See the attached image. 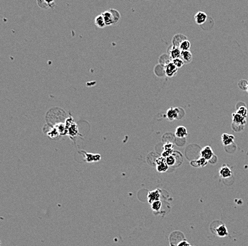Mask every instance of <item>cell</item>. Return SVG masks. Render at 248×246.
<instances>
[{"label":"cell","instance_id":"9c48e42d","mask_svg":"<svg viewBox=\"0 0 248 246\" xmlns=\"http://www.w3.org/2000/svg\"><path fill=\"white\" fill-rule=\"evenodd\" d=\"M215 233L218 237L223 238L228 235V230L224 224H221L215 228Z\"/></svg>","mask_w":248,"mask_h":246},{"label":"cell","instance_id":"9a60e30c","mask_svg":"<svg viewBox=\"0 0 248 246\" xmlns=\"http://www.w3.org/2000/svg\"><path fill=\"white\" fill-rule=\"evenodd\" d=\"M94 23H95L96 26L98 28H104L106 26L105 24V21H104L103 16L101 14L96 16L95 20H94Z\"/></svg>","mask_w":248,"mask_h":246},{"label":"cell","instance_id":"cb8c5ba5","mask_svg":"<svg viewBox=\"0 0 248 246\" xmlns=\"http://www.w3.org/2000/svg\"><path fill=\"white\" fill-rule=\"evenodd\" d=\"M173 149V145L170 142H167L164 145L163 149L166 150V149Z\"/></svg>","mask_w":248,"mask_h":246},{"label":"cell","instance_id":"5b68a950","mask_svg":"<svg viewBox=\"0 0 248 246\" xmlns=\"http://www.w3.org/2000/svg\"><path fill=\"white\" fill-rule=\"evenodd\" d=\"M102 16L104 19V21H105V24L106 26L111 25V24H115V19L114 16L112 13H111V11H106V12H103L101 14Z\"/></svg>","mask_w":248,"mask_h":246},{"label":"cell","instance_id":"e0dca14e","mask_svg":"<svg viewBox=\"0 0 248 246\" xmlns=\"http://www.w3.org/2000/svg\"><path fill=\"white\" fill-rule=\"evenodd\" d=\"M156 169L159 173H164V172L167 171L168 169V165L166 164V162H163V163L158 164L156 166Z\"/></svg>","mask_w":248,"mask_h":246},{"label":"cell","instance_id":"8fae6325","mask_svg":"<svg viewBox=\"0 0 248 246\" xmlns=\"http://www.w3.org/2000/svg\"><path fill=\"white\" fill-rule=\"evenodd\" d=\"M168 53H169V56L172 58V60L175 59V58H181V50L178 47L172 46L171 48H170V50L168 51Z\"/></svg>","mask_w":248,"mask_h":246},{"label":"cell","instance_id":"4316f807","mask_svg":"<svg viewBox=\"0 0 248 246\" xmlns=\"http://www.w3.org/2000/svg\"><path fill=\"white\" fill-rule=\"evenodd\" d=\"M246 90H247L248 92V83H247V88H246Z\"/></svg>","mask_w":248,"mask_h":246},{"label":"cell","instance_id":"ffe728a7","mask_svg":"<svg viewBox=\"0 0 248 246\" xmlns=\"http://www.w3.org/2000/svg\"><path fill=\"white\" fill-rule=\"evenodd\" d=\"M172 62H173V63H174V65H175L178 69L182 68L185 64V62L183 61V60L181 58H175V59H173L172 60Z\"/></svg>","mask_w":248,"mask_h":246},{"label":"cell","instance_id":"484cf974","mask_svg":"<svg viewBox=\"0 0 248 246\" xmlns=\"http://www.w3.org/2000/svg\"><path fill=\"white\" fill-rule=\"evenodd\" d=\"M43 1H44L45 2L49 5V7H52V5L54 4V0H43Z\"/></svg>","mask_w":248,"mask_h":246},{"label":"cell","instance_id":"2e32d148","mask_svg":"<svg viewBox=\"0 0 248 246\" xmlns=\"http://www.w3.org/2000/svg\"><path fill=\"white\" fill-rule=\"evenodd\" d=\"M190 46L191 43L190 41L187 40V39H185V40L183 41L181 43V44H180L179 46V48L181 49V51H188L189 49L190 48Z\"/></svg>","mask_w":248,"mask_h":246},{"label":"cell","instance_id":"4fadbf2b","mask_svg":"<svg viewBox=\"0 0 248 246\" xmlns=\"http://www.w3.org/2000/svg\"><path fill=\"white\" fill-rule=\"evenodd\" d=\"M181 58L183 60V61L185 62V63H190V62L193 59V56L192 54L190 51H181Z\"/></svg>","mask_w":248,"mask_h":246},{"label":"cell","instance_id":"3957f363","mask_svg":"<svg viewBox=\"0 0 248 246\" xmlns=\"http://www.w3.org/2000/svg\"><path fill=\"white\" fill-rule=\"evenodd\" d=\"M232 122L233 124H235L236 125L240 126L242 127H243L244 125L246 124V117H242V115H240L235 113H233L232 114Z\"/></svg>","mask_w":248,"mask_h":246},{"label":"cell","instance_id":"44dd1931","mask_svg":"<svg viewBox=\"0 0 248 246\" xmlns=\"http://www.w3.org/2000/svg\"><path fill=\"white\" fill-rule=\"evenodd\" d=\"M236 113H238V114L240 115H242V117H246L247 115V109L245 106H240L239 108L237 110Z\"/></svg>","mask_w":248,"mask_h":246},{"label":"cell","instance_id":"277c9868","mask_svg":"<svg viewBox=\"0 0 248 246\" xmlns=\"http://www.w3.org/2000/svg\"><path fill=\"white\" fill-rule=\"evenodd\" d=\"M208 19V15L203 12H198L195 15V21L198 25H202L207 22Z\"/></svg>","mask_w":248,"mask_h":246},{"label":"cell","instance_id":"7a4b0ae2","mask_svg":"<svg viewBox=\"0 0 248 246\" xmlns=\"http://www.w3.org/2000/svg\"><path fill=\"white\" fill-rule=\"evenodd\" d=\"M214 156H215V154H214L213 149L210 146L205 147L200 151V157L205 158L208 161L211 160Z\"/></svg>","mask_w":248,"mask_h":246},{"label":"cell","instance_id":"d4e9b609","mask_svg":"<svg viewBox=\"0 0 248 246\" xmlns=\"http://www.w3.org/2000/svg\"><path fill=\"white\" fill-rule=\"evenodd\" d=\"M190 245L189 244V243L188 241H186V240H183V241H181V243H178V246H190Z\"/></svg>","mask_w":248,"mask_h":246},{"label":"cell","instance_id":"30bf717a","mask_svg":"<svg viewBox=\"0 0 248 246\" xmlns=\"http://www.w3.org/2000/svg\"><path fill=\"white\" fill-rule=\"evenodd\" d=\"M175 135L178 138H185L188 135V132L185 127L179 126L175 129Z\"/></svg>","mask_w":248,"mask_h":246},{"label":"cell","instance_id":"5bb4252c","mask_svg":"<svg viewBox=\"0 0 248 246\" xmlns=\"http://www.w3.org/2000/svg\"><path fill=\"white\" fill-rule=\"evenodd\" d=\"M185 39H187L185 36H183L182 34L175 35L173 39V46L178 47L179 48V46H180V44H181V43L183 41L185 40Z\"/></svg>","mask_w":248,"mask_h":246},{"label":"cell","instance_id":"d6986e66","mask_svg":"<svg viewBox=\"0 0 248 246\" xmlns=\"http://www.w3.org/2000/svg\"><path fill=\"white\" fill-rule=\"evenodd\" d=\"M196 166H199V167H205L208 164V160H205V158L201 157H200V158L198 159V160H196Z\"/></svg>","mask_w":248,"mask_h":246},{"label":"cell","instance_id":"7c38bea8","mask_svg":"<svg viewBox=\"0 0 248 246\" xmlns=\"http://www.w3.org/2000/svg\"><path fill=\"white\" fill-rule=\"evenodd\" d=\"M167 117L170 120H173L178 117V109L170 107L167 111Z\"/></svg>","mask_w":248,"mask_h":246},{"label":"cell","instance_id":"ac0fdd59","mask_svg":"<svg viewBox=\"0 0 248 246\" xmlns=\"http://www.w3.org/2000/svg\"><path fill=\"white\" fill-rule=\"evenodd\" d=\"M151 205V209L154 212H158L162 207V202L160 200L153 202Z\"/></svg>","mask_w":248,"mask_h":246},{"label":"cell","instance_id":"52a82bcc","mask_svg":"<svg viewBox=\"0 0 248 246\" xmlns=\"http://www.w3.org/2000/svg\"><path fill=\"white\" fill-rule=\"evenodd\" d=\"M147 197H148V202L151 204L153 202L160 200V192H159V190L156 189V190H154V191H152V192H148Z\"/></svg>","mask_w":248,"mask_h":246},{"label":"cell","instance_id":"7402d4cb","mask_svg":"<svg viewBox=\"0 0 248 246\" xmlns=\"http://www.w3.org/2000/svg\"><path fill=\"white\" fill-rule=\"evenodd\" d=\"M166 162L168 164V166H173L175 164V158L173 155H170L168 157L166 158Z\"/></svg>","mask_w":248,"mask_h":246},{"label":"cell","instance_id":"603a6c76","mask_svg":"<svg viewBox=\"0 0 248 246\" xmlns=\"http://www.w3.org/2000/svg\"><path fill=\"white\" fill-rule=\"evenodd\" d=\"M173 152V149H166V150H163V152H162V157L164 158H167L169 156H170V155H172Z\"/></svg>","mask_w":248,"mask_h":246},{"label":"cell","instance_id":"6da1fadb","mask_svg":"<svg viewBox=\"0 0 248 246\" xmlns=\"http://www.w3.org/2000/svg\"><path fill=\"white\" fill-rule=\"evenodd\" d=\"M178 70V69L174 65V63L172 61L168 63L165 66V73H166V76L168 77L174 76L177 73Z\"/></svg>","mask_w":248,"mask_h":246},{"label":"cell","instance_id":"8992f818","mask_svg":"<svg viewBox=\"0 0 248 246\" xmlns=\"http://www.w3.org/2000/svg\"><path fill=\"white\" fill-rule=\"evenodd\" d=\"M219 174L223 179H228V178L231 177V176L232 175V171L229 166L227 165H223L220 169Z\"/></svg>","mask_w":248,"mask_h":246},{"label":"cell","instance_id":"ba28073f","mask_svg":"<svg viewBox=\"0 0 248 246\" xmlns=\"http://www.w3.org/2000/svg\"><path fill=\"white\" fill-rule=\"evenodd\" d=\"M222 139V142L224 146H228V145L233 144L235 141V136L232 135H229L228 133H223L221 137Z\"/></svg>","mask_w":248,"mask_h":246}]
</instances>
